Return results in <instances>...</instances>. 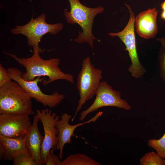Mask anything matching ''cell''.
I'll return each instance as SVG.
<instances>
[{"instance_id":"1","label":"cell","mask_w":165,"mask_h":165,"mask_svg":"<svg viewBox=\"0 0 165 165\" xmlns=\"http://www.w3.org/2000/svg\"><path fill=\"white\" fill-rule=\"evenodd\" d=\"M33 55L28 58H20L9 53L3 52L25 68L26 72L22 76L25 80L31 81L38 77L47 76L48 80H44L42 82L43 86L58 80H65L74 83L73 75L64 72L59 68L60 61L58 58H51L44 60L40 57L36 48L33 47Z\"/></svg>"},{"instance_id":"2","label":"cell","mask_w":165,"mask_h":165,"mask_svg":"<svg viewBox=\"0 0 165 165\" xmlns=\"http://www.w3.org/2000/svg\"><path fill=\"white\" fill-rule=\"evenodd\" d=\"M70 10L65 9L64 15L67 22L70 24H78L82 28V32L79 31L77 38L74 40L78 43H88L92 49L93 42L96 40L100 41L93 35V24L95 17L98 14L103 13L104 8L99 6L95 8L86 7L80 3L79 0H68Z\"/></svg>"},{"instance_id":"3","label":"cell","mask_w":165,"mask_h":165,"mask_svg":"<svg viewBox=\"0 0 165 165\" xmlns=\"http://www.w3.org/2000/svg\"><path fill=\"white\" fill-rule=\"evenodd\" d=\"M12 80L0 87V114L33 115L32 98L19 84Z\"/></svg>"},{"instance_id":"4","label":"cell","mask_w":165,"mask_h":165,"mask_svg":"<svg viewBox=\"0 0 165 165\" xmlns=\"http://www.w3.org/2000/svg\"><path fill=\"white\" fill-rule=\"evenodd\" d=\"M102 74L101 70L96 68L91 64L89 57H86L83 60L81 69L77 80V88L79 99L72 121L74 120L86 101L92 99L96 94L102 78Z\"/></svg>"},{"instance_id":"5","label":"cell","mask_w":165,"mask_h":165,"mask_svg":"<svg viewBox=\"0 0 165 165\" xmlns=\"http://www.w3.org/2000/svg\"><path fill=\"white\" fill-rule=\"evenodd\" d=\"M46 18V16L44 13H41L35 18L32 16L28 23L24 25L16 26L11 29V32L14 35L25 36L28 40V45L33 48H36L39 53H41L44 51L39 46L42 37L48 33L56 35L64 28L62 23L51 24L47 23Z\"/></svg>"},{"instance_id":"6","label":"cell","mask_w":165,"mask_h":165,"mask_svg":"<svg viewBox=\"0 0 165 165\" xmlns=\"http://www.w3.org/2000/svg\"><path fill=\"white\" fill-rule=\"evenodd\" d=\"M8 74L13 80L16 82L27 92L32 98L41 103L45 107L53 108L59 105L65 98V95L60 94L58 91L52 94L43 93L38 86L39 82H42L44 79L38 77L31 81H27L22 78L23 73L20 70L16 67H9Z\"/></svg>"},{"instance_id":"7","label":"cell","mask_w":165,"mask_h":165,"mask_svg":"<svg viewBox=\"0 0 165 165\" xmlns=\"http://www.w3.org/2000/svg\"><path fill=\"white\" fill-rule=\"evenodd\" d=\"M125 5L128 9L130 15L127 25L121 31L118 33H109L108 35L112 37H119L124 44L125 50L128 52L131 61L128 71L133 77L138 79L145 74L146 70L140 62L137 53L134 33V14L128 5Z\"/></svg>"},{"instance_id":"8","label":"cell","mask_w":165,"mask_h":165,"mask_svg":"<svg viewBox=\"0 0 165 165\" xmlns=\"http://www.w3.org/2000/svg\"><path fill=\"white\" fill-rule=\"evenodd\" d=\"M96 95L92 104L81 113L79 118L80 121H83L88 114L103 107H115L127 111L131 109L129 103L121 98L120 92L113 90L105 81L101 82Z\"/></svg>"},{"instance_id":"9","label":"cell","mask_w":165,"mask_h":165,"mask_svg":"<svg viewBox=\"0 0 165 165\" xmlns=\"http://www.w3.org/2000/svg\"><path fill=\"white\" fill-rule=\"evenodd\" d=\"M35 111L36 115L42 124L44 131V136L41 148L40 157L45 164L50 150L53 148L55 150L58 132L55 125L60 118L55 112H52V110H49L47 108L42 109L41 111L37 109Z\"/></svg>"},{"instance_id":"10","label":"cell","mask_w":165,"mask_h":165,"mask_svg":"<svg viewBox=\"0 0 165 165\" xmlns=\"http://www.w3.org/2000/svg\"><path fill=\"white\" fill-rule=\"evenodd\" d=\"M32 124L29 116L0 114V135L11 138L26 136Z\"/></svg>"},{"instance_id":"11","label":"cell","mask_w":165,"mask_h":165,"mask_svg":"<svg viewBox=\"0 0 165 165\" xmlns=\"http://www.w3.org/2000/svg\"><path fill=\"white\" fill-rule=\"evenodd\" d=\"M103 113V112H99L94 116L87 121L75 125H71L69 123V121L72 118L70 115L65 113L61 116V119L58 120L55 125L58 132L57 136V142L55 150H59V157L61 160L63 159V150L64 146L67 143L71 144V137L74 135V133L75 129L78 127L84 124L92 122H95Z\"/></svg>"},{"instance_id":"12","label":"cell","mask_w":165,"mask_h":165,"mask_svg":"<svg viewBox=\"0 0 165 165\" xmlns=\"http://www.w3.org/2000/svg\"><path fill=\"white\" fill-rule=\"evenodd\" d=\"M157 14L158 11L154 7L141 12L135 17L136 31L140 37L149 39L156 35Z\"/></svg>"},{"instance_id":"13","label":"cell","mask_w":165,"mask_h":165,"mask_svg":"<svg viewBox=\"0 0 165 165\" xmlns=\"http://www.w3.org/2000/svg\"><path fill=\"white\" fill-rule=\"evenodd\" d=\"M39 120L36 115L34 117L31 128L26 136L25 145L36 165H43L45 163L41 159L40 152L44 137L38 130Z\"/></svg>"},{"instance_id":"14","label":"cell","mask_w":165,"mask_h":165,"mask_svg":"<svg viewBox=\"0 0 165 165\" xmlns=\"http://www.w3.org/2000/svg\"><path fill=\"white\" fill-rule=\"evenodd\" d=\"M26 135L19 138H11L0 135V160H13L19 155L31 154L27 150L25 145Z\"/></svg>"},{"instance_id":"15","label":"cell","mask_w":165,"mask_h":165,"mask_svg":"<svg viewBox=\"0 0 165 165\" xmlns=\"http://www.w3.org/2000/svg\"><path fill=\"white\" fill-rule=\"evenodd\" d=\"M101 165L86 155L81 154L70 155L61 162V165Z\"/></svg>"},{"instance_id":"16","label":"cell","mask_w":165,"mask_h":165,"mask_svg":"<svg viewBox=\"0 0 165 165\" xmlns=\"http://www.w3.org/2000/svg\"><path fill=\"white\" fill-rule=\"evenodd\" d=\"M140 165H165V160L154 152L146 153L140 160Z\"/></svg>"},{"instance_id":"17","label":"cell","mask_w":165,"mask_h":165,"mask_svg":"<svg viewBox=\"0 0 165 165\" xmlns=\"http://www.w3.org/2000/svg\"><path fill=\"white\" fill-rule=\"evenodd\" d=\"M157 40L161 44L158 55L160 74L165 82V38H158Z\"/></svg>"},{"instance_id":"18","label":"cell","mask_w":165,"mask_h":165,"mask_svg":"<svg viewBox=\"0 0 165 165\" xmlns=\"http://www.w3.org/2000/svg\"><path fill=\"white\" fill-rule=\"evenodd\" d=\"M148 145L154 149L163 159H165V133L160 139H151L148 140Z\"/></svg>"},{"instance_id":"19","label":"cell","mask_w":165,"mask_h":165,"mask_svg":"<svg viewBox=\"0 0 165 165\" xmlns=\"http://www.w3.org/2000/svg\"><path fill=\"white\" fill-rule=\"evenodd\" d=\"M14 165H36L31 155L23 153L15 157L13 160Z\"/></svg>"},{"instance_id":"20","label":"cell","mask_w":165,"mask_h":165,"mask_svg":"<svg viewBox=\"0 0 165 165\" xmlns=\"http://www.w3.org/2000/svg\"><path fill=\"white\" fill-rule=\"evenodd\" d=\"M54 148L50 151L46 158V165H61V162L59 157L54 153Z\"/></svg>"},{"instance_id":"21","label":"cell","mask_w":165,"mask_h":165,"mask_svg":"<svg viewBox=\"0 0 165 165\" xmlns=\"http://www.w3.org/2000/svg\"><path fill=\"white\" fill-rule=\"evenodd\" d=\"M12 80L9 77L7 70L0 64V87L4 86Z\"/></svg>"},{"instance_id":"22","label":"cell","mask_w":165,"mask_h":165,"mask_svg":"<svg viewBox=\"0 0 165 165\" xmlns=\"http://www.w3.org/2000/svg\"><path fill=\"white\" fill-rule=\"evenodd\" d=\"M162 11L160 14L161 18L165 21V0L161 4Z\"/></svg>"}]
</instances>
